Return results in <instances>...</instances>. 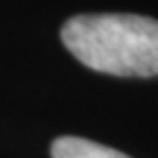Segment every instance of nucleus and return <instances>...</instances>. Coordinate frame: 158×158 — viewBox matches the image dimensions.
<instances>
[{"label":"nucleus","instance_id":"1","mask_svg":"<svg viewBox=\"0 0 158 158\" xmlns=\"http://www.w3.org/2000/svg\"><path fill=\"white\" fill-rule=\"evenodd\" d=\"M66 49L90 70L113 76L158 74V21L140 15H78L62 27Z\"/></svg>","mask_w":158,"mask_h":158},{"label":"nucleus","instance_id":"2","mask_svg":"<svg viewBox=\"0 0 158 158\" xmlns=\"http://www.w3.org/2000/svg\"><path fill=\"white\" fill-rule=\"evenodd\" d=\"M52 158H129L127 154L93 140L64 135L52 144Z\"/></svg>","mask_w":158,"mask_h":158}]
</instances>
